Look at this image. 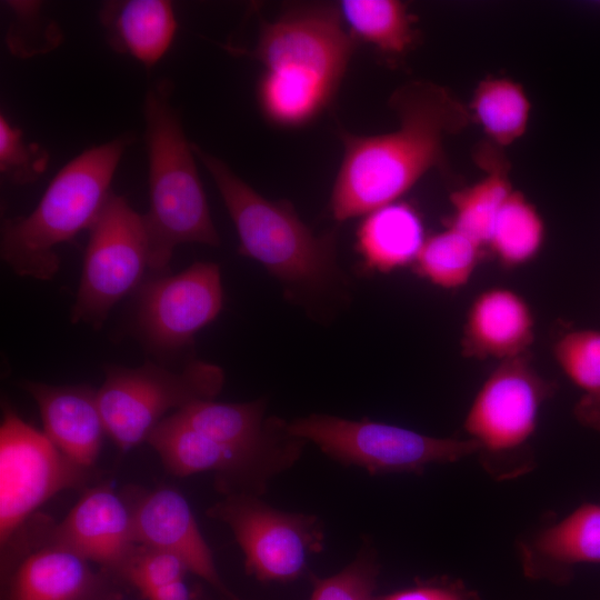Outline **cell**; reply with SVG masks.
Wrapping results in <instances>:
<instances>
[{"label":"cell","instance_id":"obj_1","mask_svg":"<svg viewBox=\"0 0 600 600\" xmlns=\"http://www.w3.org/2000/svg\"><path fill=\"white\" fill-rule=\"evenodd\" d=\"M390 104L399 118L398 129L377 136L339 131L343 157L330 199L338 221L396 202L441 161L443 139L468 120L459 101L432 83L406 84Z\"/></svg>","mask_w":600,"mask_h":600},{"label":"cell","instance_id":"obj_2","mask_svg":"<svg viewBox=\"0 0 600 600\" xmlns=\"http://www.w3.org/2000/svg\"><path fill=\"white\" fill-rule=\"evenodd\" d=\"M354 48L333 4L292 6L261 21L257 43L246 53L264 68L257 88L263 117L281 128L314 120L333 100Z\"/></svg>","mask_w":600,"mask_h":600},{"label":"cell","instance_id":"obj_3","mask_svg":"<svg viewBox=\"0 0 600 600\" xmlns=\"http://www.w3.org/2000/svg\"><path fill=\"white\" fill-rule=\"evenodd\" d=\"M172 83L152 84L143 104L148 156L149 211L144 214L150 271H168L182 243L220 244L219 233L179 113L171 103Z\"/></svg>","mask_w":600,"mask_h":600},{"label":"cell","instance_id":"obj_4","mask_svg":"<svg viewBox=\"0 0 600 600\" xmlns=\"http://www.w3.org/2000/svg\"><path fill=\"white\" fill-rule=\"evenodd\" d=\"M131 142L132 136L124 134L87 148L56 173L28 216L2 220L0 254L16 274L40 281L54 278L60 269L56 248L94 223Z\"/></svg>","mask_w":600,"mask_h":600},{"label":"cell","instance_id":"obj_5","mask_svg":"<svg viewBox=\"0 0 600 600\" xmlns=\"http://www.w3.org/2000/svg\"><path fill=\"white\" fill-rule=\"evenodd\" d=\"M192 147L223 200L243 256L301 289H324L337 280L333 232L316 236L288 202L262 197L221 159L194 143Z\"/></svg>","mask_w":600,"mask_h":600},{"label":"cell","instance_id":"obj_6","mask_svg":"<svg viewBox=\"0 0 600 600\" xmlns=\"http://www.w3.org/2000/svg\"><path fill=\"white\" fill-rule=\"evenodd\" d=\"M554 387L531 366L526 354L503 360L474 396L463 421L467 438L478 448L484 470L496 480L531 471V441L541 408Z\"/></svg>","mask_w":600,"mask_h":600},{"label":"cell","instance_id":"obj_7","mask_svg":"<svg viewBox=\"0 0 600 600\" xmlns=\"http://www.w3.org/2000/svg\"><path fill=\"white\" fill-rule=\"evenodd\" d=\"M103 371L98 401L108 437L123 451L146 442L173 412L213 400L224 383L223 370L204 361L171 370L148 360L134 368L107 364Z\"/></svg>","mask_w":600,"mask_h":600},{"label":"cell","instance_id":"obj_8","mask_svg":"<svg viewBox=\"0 0 600 600\" xmlns=\"http://www.w3.org/2000/svg\"><path fill=\"white\" fill-rule=\"evenodd\" d=\"M284 430L290 437L313 442L331 458L372 474L420 472L478 451L468 438H438L394 424L327 414L298 418L284 423Z\"/></svg>","mask_w":600,"mask_h":600},{"label":"cell","instance_id":"obj_9","mask_svg":"<svg viewBox=\"0 0 600 600\" xmlns=\"http://www.w3.org/2000/svg\"><path fill=\"white\" fill-rule=\"evenodd\" d=\"M147 270L150 252L144 214L124 197L111 193L89 229L71 322L101 328L114 306L142 284Z\"/></svg>","mask_w":600,"mask_h":600},{"label":"cell","instance_id":"obj_10","mask_svg":"<svg viewBox=\"0 0 600 600\" xmlns=\"http://www.w3.org/2000/svg\"><path fill=\"white\" fill-rule=\"evenodd\" d=\"M0 424V544L57 493L83 486L88 469L63 454L46 436L3 406Z\"/></svg>","mask_w":600,"mask_h":600},{"label":"cell","instance_id":"obj_11","mask_svg":"<svg viewBox=\"0 0 600 600\" xmlns=\"http://www.w3.org/2000/svg\"><path fill=\"white\" fill-rule=\"evenodd\" d=\"M227 524L244 556L249 574L260 581H292L308 558L322 548L314 516L277 510L251 493H229L207 511Z\"/></svg>","mask_w":600,"mask_h":600},{"label":"cell","instance_id":"obj_12","mask_svg":"<svg viewBox=\"0 0 600 600\" xmlns=\"http://www.w3.org/2000/svg\"><path fill=\"white\" fill-rule=\"evenodd\" d=\"M222 301L217 263L194 262L176 274L159 273L139 287L134 314L139 338L157 352L180 351L217 318Z\"/></svg>","mask_w":600,"mask_h":600},{"label":"cell","instance_id":"obj_13","mask_svg":"<svg viewBox=\"0 0 600 600\" xmlns=\"http://www.w3.org/2000/svg\"><path fill=\"white\" fill-rule=\"evenodd\" d=\"M173 474L188 477L211 472L227 494L256 493L292 459L244 453L194 431L171 416L163 419L146 441Z\"/></svg>","mask_w":600,"mask_h":600},{"label":"cell","instance_id":"obj_14","mask_svg":"<svg viewBox=\"0 0 600 600\" xmlns=\"http://www.w3.org/2000/svg\"><path fill=\"white\" fill-rule=\"evenodd\" d=\"M49 540L118 574L138 546L131 507L104 484L88 489L51 528Z\"/></svg>","mask_w":600,"mask_h":600},{"label":"cell","instance_id":"obj_15","mask_svg":"<svg viewBox=\"0 0 600 600\" xmlns=\"http://www.w3.org/2000/svg\"><path fill=\"white\" fill-rule=\"evenodd\" d=\"M138 544L167 551L181 559L189 571L229 596L217 571L190 504L177 490L160 488L148 492L131 507Z\"/></svg>","mask_w":600,"mask_h":600},{"label":"cell","instance_id":"obj_16","mask_svg":"<svg viewBox=\"0 0 600 600\" xmlns=\"http://www.w3.org/2000/svg\"><path fill=\"white\" fill-rule=\"evenodd\" d=\"M36 402L43 432L70 460L84 469L97 461L107 434L98 390L88 384L53 386L22 380Z\"/></svg>","mask_w":600,"mask_h":600},{"label":"cell","instance_id":"obj_17","mask_svg":"<svg viewBox=\"0 0 600 600\" xmlns=\"http://www.w3.org/2000/svg\"><path fill=\"white\" fill-rule=\"evenodd\" d=\"M172 418L231 449L257 456L297 460L304 440L290 437L284 422H264V402L226 403L203 400L191 403Z\"/></svg>","mask_w":600,"mask_h":600},{"label":"cell","instance_id":"obj_18","mask_svg":"<svg viewBox=\"0 0 600 600\" xmlns=\"http://www.w3.org/2000/svg\"><path fill=\"white\" fill-rule=\"evenodd\" d=\"M534 329V314L521 294L504 287L486 289L469 306L462 353L499 362L523 356L533 343Z\"/></svg>","mask_w":600,"mask_h":600},{"label":"cell","instance_id":"obj_19","mask_svg":"<svg viewBox=\"0 0 600 600\" xmlns=\"http://www.w3.org/2000/svg\"><path fill=\"white\" fill-rule=\"evenodd\" d=\"M90 563L49 540L13 568L4 600H97L104 593L106 582Z\"/></svg>","mask_w":600,"mask_h":600},{"label":"cell","instance_id":"obj_20","mask_svg":"<svg viewBox=\"0 0 600 600\" xmlns=\"http://www.w3.org/2000/svg\"><path fill=\"white\" fill-rule=\"evenodd\" d=\"M527 576L567 580L578 564L600 563V503H582L520 546Z\"/></svg>","mask_w":600,"mask_h":600},{"label":"cell","instance_id":"obj_21","mask_svg":"<svg viewBox=\"0 0 600 600\" xmlns=\"http://www.w3.org/2000/svg\"><path fill=\"white\" fill-rule=\"evenodd\" d=\"M100 23L112 50L129 54L146 68L157 64L171 47L178 23L168 0L107 1Z\"/></svg>","mask_w":600,"mask_h":600},{"label":"cell","instance_id":"obj_22","mask_svg":"<svg viewBox=\"0 0 600 600\" xmlns=\"http://www.w3.org/2000/svg\"><path fill=\"white\" fill-rule=\"evenodd\" d=\"M424 240L418 212L398 201L366 214L358 230L359 252L369 268L380 272L413 263Z\"/></svg>","mask_w":600,"mask_h":600},{"label":"cell","instance_id":"obj_23","mask_svg":"<svg viewBox=\"0 0 600 600\" xmlns=\"http://www.w3.org/2000/svg\"><path fill=\"white\" fill-rule=\"evenodd\" d=\"M552 354L562 373L581 392L573 409L576 419L600 432V331H568L554 341Z\"/></svg>","mask_w":600,"mask_h":600},{"label":"cell","instance_id":"obj_24","mask_svg":"<svg viewBox=\"0 0 600 600\" xmlns=\"http://www.w3.org/2000/svg\"><path fill=\"white\" fill-rule=\"evenodd\" d=\"M339 10L354 40L369 43L384 54H403L416 40L413 18L400 1L344 0Z\"/></svg>","mask_w":600,"mask_h":600},{"label":"cell","instance_id":"obj_25","mask_svg":"<svg viewBox=\"0 0 600 600\" xmlns=\"http://www.w3.org/2000/svg\"><path fill=\"white\" fill-rule=\"evenodd\" d=\"M544 223L527 198L512 190L493 223L488 246L499 262L508 268L523 266L540 251Z\"/></svg>","mask_w":600,"mask_h":600},{"label":"cell","instance_id":"obj_26","mask_svg":"<svg viewBox=\"0 0 600 600\" xmlns=\"http://www.w3.org/2000/svg\"><path fill=\"white\" fill-rule=\"evenodd\" d=\"M481 248L472 238L449 226L426 238L413 263L418 273L432 284L454 290L471 279L479 263Z\"/></svg>","mask_w":600,"mask_h":600},{"label":"cell","instance_id":"obj_27","mask_svg":"<svg viewBox=\"0 0 600 600\" xmlns=\"http://www.w3.org/2000/svg\"><path fill=\"white\" fill-rule=\"evenodd\" d=\"M472 110L486 133L498 144L508 146L524 133L530 103L521 86L493 78L477 88Z\"/></svg>","mask_w":600,"mask_h":600},{"label":"cell","instance_id":"obj_28","mask_svg":"<svg viewBox=\"0 0 600 600\" xmlns=\"http://www.w3.org/2000/svg\"><path fill=\"white\" fill-rule=\"evenodd\" d=\"M512 189L506 172L493 169L474 184L453 192L450 226L488 246L496 218Z\"/></svg>","mask_w":600,"mask_h":600},{"label":"cell","instance_id":"obj_29","mask_svg":"<svg viewBox=\"0 0 600 600\" xmlns=\"http://www.w3.org/2000/svg\"><path fill=\"white\" fill-rule=\"evenodd\" d=\"M11 13L6 44L12 56L28 59L57 49L63 40L59 24L42 11V2L4 1Z\"/></svg>","mask_w":600,"mask_h":600},{"label":"cell","instance_id":"obj_30","mask_svg":"<svg viewBox=\"0 0 600 600\" xmlns=\"http://www.w3.org/2000/svg\"><path fill=\"white\" fill-rule=\"evenodd\" d=\"M49 153L38 143L27 142L20 128L0 116V172L13 184L37 181L46 171Z\"/></svg>","mask_w":600,"mask_h":600},{"label":"cell","instance_id":"obj_31","mask_svg":"<svg viewBox=\"0 0 600 600\" xmlns=\"http://www.w3.org/2000/svg\"><path fill=\"white\" fill-rule=\"evenodd\" d=\"M379 567L370 553H361L340 572L313 578L310 600H376Z\"/></svg>","mask_w":600,"mask_h":600},{"label":"cell","instance_id":"obj_32","mask_svg":"<svg viewBox=\"0 0 600 600\" xmlns=\"http://www.w3.org/2000/svg\"><path fill=\"white\" fill-rule=\"evenodd\" d=\"M189 572L186 563L172 553L138 544L120 571L141 594L178 579Z\"/></svg>","mask_w":600,"mask_h":600},{"label":"cell","instance_id":"obj_33","mask_svg":"<svg viewBox=\"0 0 600 600\" xmlns=\"http://www.w3.org/2000/svg\"><path fill=\"white\" fill-rule=\"evenodd\" d=\"M376 600H470V593L459 584L422 583Z\"/></svg>","mask_w":600,"mask_h":600},{"label":"cell","instance_id":"obj_34","mask_svg":"<svg viewBox=\"0 0 600 600\" xmlns=\"http://www.w3.org/2000/svg\"><path fill=\"white\" fill-rule=\"evenodd\" d=\"M146 600H192V592L184 579H178L142 594Z\"/></svg>","mask_w":600,"mask_h":600},{"label":"cell","instance_id":"obj_35","mask_svg":"<svg viewBox=\"0 0 600 600\" xmlns=\"http://www.w3.org/2000/svg\"><path fill=\"white\" fill-rule=\"evenodd\" d=\"M227 597L229 598V600H240V599H238V598H236V597H233V596H231V594H229V596H227Z\"/></svg>","mask_w":600,"mask_h":600}]
</instances>
